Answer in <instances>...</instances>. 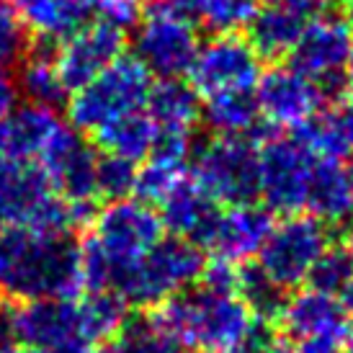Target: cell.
Wrapping results in <instances>:
<instances>
[{
    "label": "cell",
    "mask_w": 353,
    "mask_h": 353,
    "mask_svg": "<svg viewBox=\"0 0 353 353\" xmlns=\"http://www.w3.org/2000/svg\"><path fill=\"white\" fill-rule=\"evenodd\" d=\"M85 292L80 243L31 227L0 230V294L19 302L75 299Z\"/></svg>",
    "instance_id": "obj_1"
},
{
    "label": "cell",
    "mask_w": 353,
    "mask_h": 353,
    "mask_svg": "<svg viewBox=\"0 0 353 353\" xmlns=\"http://www.w3.org/2000/svg\"><path fill=\"white\" fill-rule=\"evenodd\" d=\"M88 237L80 243L85 292L114 289L150 248L163 237L157 209L142 199L108 201L88 222Z\"/></svg>",
    "instance_id": "obj_2"
},
{
    "label": "cell",
    "mask_w": 353,
    "mask_h": 353,
    "mask_svg": "<svg viewBox=\"0 0 353 353\" xmlns=\"http://www.w3.org/2000/svg\"><path fill=\"white\" fill-rule=\"evenodd\" d=\"M157 325L173 335L183 351L232 353L255 323L253 312L237 294L206 286L186 289L155 307Z\"/></svg>",
    "instance_id": "obj_3"
},
{
    "label": "cell",
    "mask_w": 353,
    "mask_h": 353,
    "mask_svg": "<svg viewBox=\"0 0 353 353\" xmlns=\"http://www.w3.org/2000/svg\"><path fill=\"white\" fill-rule=\"evenodd\" d=\"M204 263V253L196 243L163 235L127 274H121L111 292H117L127 307L150 310L191 289L199 281Z\"/></svg>",
    "instance_id": "obj_4"
},
{
    "label": "cell",
    "mask_w": 353,
    "mask_h": 353,
    "mask_svg": "<svg viewBox=\"0 0 353 353\" xmlns=\"http://www.w3.org/2000/svg\"><path fill=\"white\" fill-rule=\"evenodd\" d=\"M152 75L134 54L114 59L106 70L70 93L68 117L78 132H99L108 121L145 108Z\"/></svg>",
    "instance_id": "obj_5"
},
{
    "label": "cell",
    "mask_w": 353,
    "mask_h": 353,
    "mask_svg": "<svg viewBox=\"0 0 353 353\" xmlns=\"http://www.w3.org/2000/svg\"><path fill=\"white\" fill-rule=\"evenodd\" d=\"M199 44L196 21L186 10L157 0L134 23V57L150 75H157L160 80L186 75Z\"/></svg>",
    "instance_id": "obj_6"
},
{
    "label": "cell",
    "mask_w": 353,
    "mask_h": 353,
    "mask_svg": "<svg viewBox=\"0 0 353 353\" xmlns=\"http://www.w3.org/2000/svg\"><path fill=\"white\" fill-rule=\"evenodd\" d=\"M317 160L296 134H276L258 148V196L268 212L299 214L307 206Z\"/></svg>",
    "instance_id": "obj_7"
},
{
    "label": "cell",
    "mask_w": 353,
    "mask_h": 353,
    "mask_svg": "<svg viewBox=\"0 0 353 353\" xmlns=\"http://www.w3.org/2000/svg\"><path fill=\"white\" fill-rule=\"evenodd\" d=\"M330 245V230L312 214H286L271 225L258 250V268L281 289H296L307 281L314 261Z\"/></svg>",
    "instance_id": "obj_8"
},
{
    "label": "cell",
    "mask_w": 353,
    "mask_h": 353,
    "mask_svg": "<svg viewBox=\"0 0 353 353\" xmlns=\"http://www.w3.org/2000/svg\"><path fill=\"white\" fill-rule=\"evenodd\" d=\"M191 178L219 206L258 196V148L248 137H214L194 155Z\"/></svg>",
    "instance_id": "obj_9"
},
{
    "label": "cell",
    "mask_w": 353,
    "mask_h": 353,
    "mask_svg": "<svg viewBox=\"0 0 353 353\" xmlns=\"http://www.w3.org/2000/svg\"><path fill=\"white\" fill-rule=\"evenodd\" d=\"M351 41L353 23L343 13L317 10L302 29L294 50L289 52V65L317 83L327 99H333L345 80Z\"/></svg>",
    "instance_id": "obj_10"
},
{
    "label": "cell",
    "mask_w": 353,
    "mask_h": 353,
    "mask_svg": "<svg viewBox=\"0 0 353 353\" xmlns=\"http://www.w3.org/2000/svg\"><path fill=\"white\" fill-rule=\"evenodd\" d=\"M261 72V57L250 41L237 34H214L199 44L186 75L199 96L212 99L232 90H253Z\"/></svg>",
    "instance_id": "obj_11"
},
{
    "label": "cell",
    "mask_w": 353,
    "mask_h": 353,
    "mask_svg": "<svg viewBox=\"0 0 353 353\" xmlns=\"http://www.w3.org/2000/svg\"><path fill=\"white\" fill-rule=\"evenodd\" d=\"M261 119L276 129H299L320 117L327 96L323 88L292 65H276L261 72L255 83Z\"/></svg>",
    "instance_id": "obj_12"
},
{
    "label": "cell",
    "mask_w": 353,
    "mask_h": 353,
    "mask_svg": "<svg viewBox=\"0 0 353 353\" xmlns=\"http://www.w3.org/2000/svg\"><path fill=\"white\" fill-rule=\"evenodd\" d=\"M34 165L50 178L52 188L62 199L75 204H93L96 199V165L99 152L83 139V132L72 124H62L50 139V145L41 150L39 160Z\"/></svg>",
    "instance_id": "obj_13"
},
{
    "label": "cell",
    "mask_w": 353,
    "mask_h": 353,
    "mask_svg": "<svg viewBox=\"0 0 353 353\" xmlns=\"http://www.w3.org/2000/svg\"><path fill=\"white\" fill-rule=\"evenodd\" d=\"M3 333L23 351H29V348H52V345L72 343V341L90 343L85 333H83V323H80L78 296L75 299L21 302L13 312H6Z\"/></svg>",
    "instance_id": "obj_14"
},
{
    "label": "cell",
    "mask_w": 353,
    "mask_h": 353,
    "mask_svg": "<svg viewBox=\"0 0 353 353\" xmlns=\"http://www.w3.org/2000/svg\"><path fill=\"white\" fill-rule=\"evenodd\" d=\"M124 47H127V34L103 21H90L75 34H70L68 39L59 41L54 59L68 93L88 83L101 70H106L114 59L124 54Z\"/></svg>",
    "instance_id": "obj_15"
},
{
    "label": "cell",
    "mask_w": 353,
    "mask_h": 353,
    "mask_svg": "<svg viewBox=\"0 0 353 353\" xmlns=\"http://www.w3.org/2000/svg\"><path fill=\"white\" fill-rule=\"evenodd\" d=\"M271 225V212L255 201L230 204L225 209L219 206L201 248L230 263H245L258 255Z\"/></svg>",
    "instance_id": "obj_16"
},
{
    "label": "cell",
    "mask_w": 353,
    "mask_h": 353,
    "mask_svg": "<svg viewBox=\"0 0 353 353\" xmlns=\"http://www.w3.org/2000/svg\"><path fill=\"white\" fill-rule=\"evenodd\" d=\"M279 320L284 325L289 341H310L325 338L335 343H345L351 330V317L343 310L341 299L317 289H299L286 296Z\"/></svg>",
    "instance_id": "obj_17"
},
{
    "label": "cell",
    "mask_w": 353,
    "mask_h": 353,
    "mask_svg": "<svg viewBox=\"0 0 353 353\" xmlns=\"http://www.w3.org/2000/svg\"><path fill=\"white\" fill-rule=\"evenodd\" d=\"M65 121L57 111L39 103L16 106L0 121V157L3 163H37L54 132Z\"/></svg>",
    "instance_id": "obj_18"
},
{
    "label": "cell",
    "mask_w": 353,
    "mask_h": 353,
    "mask_svg": "<svg viewBox=\"0 0 353 353\" xmlns=\"http://www.w3.org/2000/svg\"><path fill=\"white\" fill-rule=\"evenodd\" d=\"M148 117L157 129V139L191 142L201 121L199 93L181 78H168L152 83L145 103Z\"/></svg>",
    "instance_id": "obj_19"
},
{
    "label": "cell",
    "mask_w": 353,
    "mask_h": 353,
    "mask_svg": "<svg viewBox=\"0 0 353 353\" xmlns=\"http://www.w3.org/2000/svg\"><path fill=\"white\" fill-rule=\"evenodd\" d=\"M314 13L304 10L292 0H265L258 3L255 13L248 21V41L258 57L279 59L294 50L296 39L307 21Z\"/></svg>",
    "instance_id": "obj_20"
},
{
    "label": "cell",
    "mask_w": 353,
    "mask_h": 353,
    "mask_svg": "<svg viewBox=\"0 0 353 353\" xmlns=\"http://www.w3.org/2000/svg\"><path fill=\"white\" fill-rule=\"evenodd\" d=\"M216 209H219V204L212 201L199 188L191 173L157 201V216L163 222V230H168L173 237L191 240L199 248H201L209 227L214 222Z\"/></svg>",
    "instance_id": "obj_21"
},
{
    "label": "cell",
    "mask_w": 353,
    "mask_h": 353,
    "mask_svg": "<svg viewBox=\"0 0 353 353\" xmlns=\"http://www.w3.org/2000/svg\"><path fill=\"white\" fill-rule=\"evenodd\" d=\"M23 29L44 41H62L88 23L83 0H10Z\"/></svg>",
    "instance_id": "obj_22"
},
{
    "label": "cell",
    "mask_w": 353,
    "mask_h": 353,
    "mask_svg": "<svg viewBox=\"0 0 353 353\" xmlns=\"http://www.w3.org/2000/svg\"><path fill=\"white\" fill-rule=\"evenodd\" d=\"M201 121L214 132V137H248L263 119L253 90H232L204 99Z\"/></svg>",
    "instance_id": "obj_23"
},
{
    "label": "cell",
    "mask_w": 353,
    "mask_h": 353,
    "mask_svg": "<svg viewBox=\"0 0 353 353\" xmlns=\"http://www.w3.org/2000/svg\"><path fill=\"white\" fill-rule=\"evenodd\" d=\"M304 209L314 219L325 222V225L345 222L353 214V201L351 191H348V181H345V170L338 165V160H317Z\"/></svg>",
    "instance_id": "obj_24"
},
{
    "label": "cell",
    "mask_w": 353,
    "mask_h": 353,
    "mask_svg": "<svg viewBox=\"0 0 353 353\" xmlns=\"http://www.w3.org/2000/svg\"><path fill=\"white\" fill-rule=\"evenodd\" d=\"M93 137L106 155H117L124 157V160H132V163H139L155 148L157 129L152 124V119L148 117V111L139 108V111H132L127 117L108 121L106 127L93 132Z\"/></svg>",
    "instance_id": "obj_25"
},
{
    "label": "cell",
    "mask_w": 353,
    "mask_h": 353,
    "mask_svg": "<svg viewBox=\"0 0 353 353\" xmlns=\"http://www.w3.org/2000/svg\"><path fill=\"white\" fill-rule=\"evenodd\" d=\"M19 93L26 99V103H39V106L57 108L68 88L59 78L57 59H54V50L52 47H37V50H26V54L19 59Z\"/></svg>",
    "instance_id": "obj_26"
},
{
    "label": "cell",
    "mask_w": 353,
    "mask_h": 353,
    "mask_svg": "<svg viewBox=\"0 0 353 353\" xmlns=\"http://www.w3.org/2000/svg\"><path fill=\"white\" fill-rule=\"evenodd\" d=\"M80 323L83 333L90 343L111 341L119 333V327L127 323V302L111 292V289H96V292H83L78 296Z\"/></svg>",
    "instance_id": "obj_27"
},
{
    "label": "cell",
    "mask_w": 353,
    "mask_h": 353,
    "mask_svg": "<svg viewBox=\"0 0 353 353\" xmlns=\"http://www.w3.org/2000/svg\"><path fill=\"white\" fill-rule=\"evenodd\" d=\"M93 353H186L155 317H127L119 333Z\"/></svg>",
    "instance_id": "obj_28"
},
{
    "label": "cell",
    "mask_w": 353,
    "mask_h": 353,
    "mask_svg": "<svg viewBox=\"0 0 353 353\" xmlns=\"http://www.w3.org/2000/svg\"><path fill=\"white\" fill-rule=\"evenodd\" d=\"M258 0H183L181 10L214 34H235L248 26Z\"/></svg>",
    "instance_id": "obj_29"
},
{
    "label": "cell",
    "mask_w": 353,
    "mask_h": 353,
    "mask_svg": "<svg viewBox=\"0 0 353 353\" xmlns=\"http://www.w3.org/2000/svg\"><path fill=\"white\" fill-rule=\"evenodd\" d=\"M237 296L248 304V310L253 312L255 320L271 323V320H279L281 307H284L289 294L276 281H271L258 265H245V268H240Z\"/></svg>",
    "instance_id": "obj_30"
},
{
    "label": "cell",
    "mask_w": 353,
    "mask_h": 353,
    "mask_svg": "<svg viewBox=\"0 0 353 353\" xmlns=\"http://www.w3.org/2000/svg\"><path fill=\"white\" fill-rule=\"evenodd\" d=\"M351 279H353L351 250L345 245H333V243H330V245L325 248V253L314 261L312 271H310L304 284H310V289H317V292L338 296Z\"/></svg>",
    "instance_id": "obj_31"
},
{
    "label": "cell",
    "mask_w": 353,
    "mask_h": 353,
    "mask_svg": "<svg viewBox=\"0 0 353 353\" xmlns=\"http://www.w3.org/2000/svg\"><path fill=\"white\" fill-rule=\"evenodd\" d=\"M134 181H137V163L124 160L117 155H99L96 165V196H103L108 201L129 199L134 194Z\"/></svg>",
    "instance_id": "obj_32"
},
{
    "label": "cell",
    "mask_w": 353,
    "mask_h": 353,
    "mask_svg": "<svg viewBox=\"0 0 353 353\" xmlns=\"http://www.w3.org/2000/svg\"><path fill=\"white\" fill-rule=\"evenodd\" d=\"M29 50V31L23 29L10 0H0V65L19 62Z\"/></svg>",
    "instance_id": "obj_33"
},
{
    "label": "cell",
    "mask_w": 353,
    "mask_h": 353,
    "mask_svg": "<svg viewBox=\"0 0 353 353\" xmlns=\"http://www.w3.org/2000/svg\"><path fill=\"white\" fill-rule=\"evenodd\" d=\"M88 16L127 31L145 13V0H83Z\"/></svg>",
    "instance_id": "obj_34"
},
{
    "label": "cell",
    "mask_w": 353,
    "mask_h": 353,
    "mask_svg": "<svg viewBox=\"0 0 353 353\" xmlns=\"http://www.w3.org/2000/svg\"><path fill=\"white\" fill-rule=\"evenodd\" d=\"M279 335L271 330V325L263 320H255L250 330L243 335V341L232 348V353H271Z\"/></svg>",
    "instance_id": "obj_35"
},
{
    "label": "cell",
    "mask_w": 353,
    "mask_h": 353,
    "mask_svg": "<svg viewBox=\"0 0 353 353\" xmlns=\"http://www.w3.org/2000/svg\"><path fill=\"white\" fill-rule=\"evenodd\" d=\"M19 83H16V75L10 72L6 65H0V121L8 117L10 111L19 103Z\"/></svg>",
    "instance_id": "obj_36"
},
{
    "label": "cell",
    "mask_w": 353,
    "mask_h": 353,
    "mask_svg": "<svg viewBox=\"0 0 353 353\" xmlns=\"http://www.w3.org/2000/svg\"><path fill=\"white\" fill-rule=\"evenodd\" d=\"M330 117H333L335 127L341 132V139H343L345 150L353 152V99L341 103V108H338L335 114H330Z\"/></svg>",
    "instance_id": "obj_37"
},
{
    "label": "cell",
    "mask_w": 353,
    "mask_h": 353,
    "mask_svg": "<svg viewBox=\"0 0 353 353\" xmlns=\"http://www.w3.org/2000/svg\"><path fill=\"white\" fill-rule=\"evenodd\" d=\"M341 345L325 338H310V341H296V353H341Z\"/></svg>",
    "instance_id": "obj_38"
},
{
    "label": "cell",
    "mask_w": 353,
    "mask_h": 353,
    "mask_svg": "<svg viewBox=\"0 0 353 353\" xmlns=\"http://www.w3.org/2000/svg\"><path fill=\"white\" fill-rule=\"evenodd\" d=\"M338 299H341V304H343V310L348 312V317H353V279L343 286V292L338 294Z\"/></svg>",
    "instance_id": "obj_39"
},
{
    "label": "cell",
    "mask_w": 353,
    "mask_h": 353,
    "mask_svg": "<svg viewBox=\"0 0 353 353\" xmlns=\"http://www.w3.org/2000/svg\"><path fill=\"white\" fill-rule=\"evenodd\" d=\"M271 353H296V345L289 341V338H276Z\"/></svg>",
    "instance_id": "obj_40"
},
{
    "label": "cell",
    "mask_w": 353,
    "mask_h": 353,
    "mask_svg": "<svg viewBox=\"0 0 353 353\" xmlns=\"http://www.w3.org/2000/svg\"><path fill=\"white\" fill-rule=\"evenodd\" d=\"M0 353H21V348L13 341H10L8 335L0 330Z\"/></svg>",
    "instance_id": "obj_41"
},
{
    "label": "cell",
    "mask_w": 353,
    "mask_h": 353,
    "mask_svg": "<svg viewBox=\"0 0 353 353\" xmlns=\"http://www.w3.org/2000/svg\"><path fill=\"white\" fill-rule=\"evenodd\" d=\"M296 6H302L304 10H310V13H317V10H323L325 0H292Z\"/></svg>",
    "instance_id": "obj_42"
},
{
    "label": "cell",
    "mask_w": 353,
    "mask_h": 353,
    "mask_svg": "<svg viewBox=\"0 0 353 353\" xmlns=\"http://www.w3.org/2000/svg\"><path fill=\"white\" fill-rule=\"evenodd\" d=\"M345 78L353 88V41H351V52H348V62H345Z\"/></svg>",
    "instance_id": "obj_43"
},
{
    "label": "cell",
    "mask_w": 353,
    "mask_h": 353,
    "mask_svg": "<svg viewBox=\"0 0 353 353\" xmlns=\"http://www.w3.org/2000/svg\"><path fill=\"white\" fill-rule=\"evenodd\" d=\"M345 170V181H348V191H351V201H353V160L343 168Z\"/></svg>",
    "instance_id": "obj_44"
},
{
    "label": "cell",
    "mask_w": 353,
    "mask_h": 353,
    "mask_svg": "<svg viewBox=\"0 0 353 353\" xmlns=\"http://www.w3.org/2000/svg\"><path fill=\"white\" fill-rule=\"evenodd\" d=\"M345 248L351 250V255H353V225L348 227V235H345Z\"/></svg>",
    "instance_id": "obj_45"
},
{
    "label": "cell",
    "mask_w": 353,
    "mask_h": 353,
    "mask_svg": "<svg viewBox=\"0 0 353 353\" xmlns=\"http://www.w3.org/2000/svg\"><path fill=\"white\" fill-rule=\"evenodd\" d=\"M338 3H341V6H343L348 13H353V0H338Z\"/></svg>",
    "instance_id": "obj_46"
},
{
    "label": "cell",
    "mask_w": 353,
    "mask_h": 353,
    "mask_svg": "<svg viewBox=\"0 0 353 353\" xmlns=\"http://www.w3.org/2000/svg\"><path fill=\"white\" fill-rule=\"evenodd\" d=\"M3 323H6V310H3V296H0V330H3Z\"/></svg>",
    "instance_id": "obj_47"
},
{
    "label": "cell",
    "mask_w": 353,
    "mask_h": 353,
    "mask_svg": "<svg viewBox=\"0 0 353 353\" xmlns=\"http://www.w3.org/2000/svg\"><path fill=\"white\" fill-rule=\"evenodd\" d=\"M345 353H353V333L348 335V341H345Z\"/></svg>",
    "instance_id": "obj_48"
},
{
    "label": "cell",
    "mask_w": 353,
    "mask_h": 353,
    "mask_svg": "<svg viewBox=\"0 0 353 353\" xmlns=\"http://www.w3.org/2000/svg\"><path fill=\"white\" fill-rule=\"evenodd\" d=\"M0 165H3V157H0Z\"/></svg>",
    "instance_id": "obj_49"
}]
</instances>
